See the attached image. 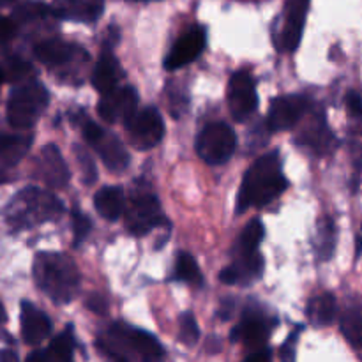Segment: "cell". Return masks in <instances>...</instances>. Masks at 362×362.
<instances>
[{"instance_id": "ac0fdd59", "label": "cell", "mask_w": 362, "mask_h": 362, "mask_svg": "<svg viewBox=\"0 0 362 362\" xmlns=\"http://www.w3.org/2000/svg\"><path fill=\"white\" fill-rule=\"evenodd\" d=\"M32 134H11L0 131V184L11 180L9 170H13L30 151Z\"/></svg>"}, {"instance_id": "f6af8a7d", "label": "cell", "mask_w": 362, "mask_h": 362, "mask_svg": "<svg viewBox=\"0 0 362 362\" xmlns=\"http://www.w3.org/2000/svg\"><path fill=\"white\" fill-rule=\"evenodd\" d=\"M361 253H362V230L359 235H357V257H359Z\"/></svg>"}, {"instance_id": "83f0119b", "label": "cell", "mask_w": 362, "mask_h": 362, "mask_svg": "<svg viewBox=\"0 0 362 362\" xmlns=\"http://www.w3.org/2000/svg\"><path fill=\"white\" fill-rule=\"evenodd\" d=\"M265 237V228L260 219H251L240 232L235 253H255Z\"/></svg>"}, {"instance_id": "e0dca14e", "label": "cell", "mask_w": 362, "mask_h": 362, "mask_svg": "<svg viewBox=\"0 0 362 362\" xmlns=\"http://www.w3.org/2000/svg\"><path fill=\"white\" fill-rule=\"evenodd\" d=\"M49 9L59 20L94 23L105 11V0H53Z\"/></svg>"}, {"instance_id": "d6a6232c", "label": "cell", "mask_w": 362, "mask_h": 362, "mask_svg": "<svg viewBox=\"0 0 362 362\" xmlns=\"http://www.w3.org/2000/svg\"><path fill=\"white\" fill-rule=\"evenodd\" d=\"M198 338H200V329H198L197 318L193 317L191 311H186V313L180 315V332L179 339L187 346L197 345Z\"/></svg>"}, {"instance_id": "9c48e42d", "label": "cell", "mask_w": 362, "mask_h": 362, "mask_svg": "<svg viewBox=\"0 0 362 362\" xmlns=\"http://www.w3.org/2000/svg\"><path fill=\"white\" fill-rule=\"evenodd\" d=\"M126 131L134 148L148 151L161 144L165 136V120L158 108L147 106L144 110H138L136 115L126 124Z\"/></svg>"}, {"instance_id": "b9f144b4", "label": "cell", "mask_w": 362, "mask_h": 362, "mask_svg": "<svg viewBox=\"0 0 362 362\" xmlns=\"http://www.w3.org/2000/svg\"><path fill=\"white\" fill-rule=\"evenodd\" d=\"M0 362H20V357L14 350L4 349L0 350Z\"/></svg>"}, {"instance_id": "74e56055", "label": "cell", "mask_w": 362, "mask_h": 362, "mask_svg": "<svg viewBox=\"0 0 362 362\" xmlns=\"http://www.w3.org/2000/svg\"><path fill=\"white\" fill-rule=\"evenodd\" d=\"M346 110H349L350 117H356V119H361L362 117V95L359 92L356 90H350L346 94Z\"/></svg>"}, {"instance_id": "5b68a950", "label": "cell", "mask_w": 362, "mask_h": 362, "mask_svg": "<svg viewBox=\"0 0 362 362\" xmlns=\"http://www.w3.org/2000/svg\"><path fill=\"white\" fill-rule=\"evenodd\" d=\"M126 225L133 235H147L158 226L168 225L158 197L147 189H134L126 209Z\"/></svg>"}, {"instance_id": "4fadbf2b", "label": "cell", "mask_w": 362, "mask_h": 362, "mask_svg": "<svg viewBox=\"0 0 362 362\" xmlns=\"http://www.w3.org/2000/svg\"><path fill=\"white\" fill-rule=\"evenodd\" d=\"M306 98L303 95H281L272 99L267 115V126L271 131H288L299 124L304 113L308 112Z\"/></svg>"}, {"instance_id": "6da1fadb", "label": "cell", "mask_w": 362, "mask_h": 362, "mask_svg": "<svg viewBox=\"0 0 362 362\" xmlns=\"http://www.w3.org/2000/svg\"><path fill=\"white\" fill-rule=\"evenodd\" d=\"M288 187L283 175L278 152L264 154L244 173L239 194H237V212H246L251 207H265L272 204Z\"/></svg>"}, {"instance_id": "3957f363", "label": "cell", "mask_w": 362, "mask_h": 362, "mask_svg": "<svg viewBox=\"0 0 362 362\" xmlns=\"http://www.w3.org/2000/svg\"><path fill=\"white\" fill-rule=\"evenodd\" d=\"M64 204L49 191L41 187H25L18 191L4 209V218L13 232H23L42 223L55 221L64 214Z\"/></svg>"}, {"instance_id": "484cf974", "label": "cell", "mask_w": 362, "mask_h": 362, "mask_svg": "<svg viewBox=\"0 0 362 362\" xmlns=\"http://www.w3.org/2000/svg\"><path fill=\"white\" fill-rule=\"evenodd\" d=\"M336 225L331 218H324L318 223L317 239H315V247H317V255L320 260H329L332 258L336 250Z\"/></svg>"}, {"instance_id": "7c38bea8", "label": "cell", "mask_w": 362, "mask_h": 362, "mask_svg": "<svg viewBox=\"0 0 362 362\" xmlns=\"http://www.w3.org/2000/svg\"><path fill=\"white\" fill-rule=\"evenodd\" d=\"M138 92L134 87H120L112 94L103 95L98 112L101 119L108 124L122 122L126 126L138 113Z\"/></svg>"}, {"instance_id": "d6986e66", "label": "cell", "mask_w": 362, "mask_h": 362, "mask_svg": "<svg viewBox=\"0 0 362 362\" xmlns=\"http://www.w3.org/2000/svg\"><path fill=\"white\" fill-rule=\"evenodd\" d=\"M20 324L21 338L27 345H39L52 334V320L48 315L28 300H21Z\"/></svg>"}, {"instance_id": "836d02e7", "label": "cell", "mask_w": 362, "mask_h": 362, "mask_svg": "<svg viewBox=\"0 0 362 362\" xmlns=\"http://www.w3.org/2000/svg\"><path fill=\"white\" fill-rule=\"evenodd\" d=\"M4 73H6V80L18 81V83H23L27 81V78L32 74V66L28 62H25L23 59H18V57H13V59L7 60L6 66H2Z\"/></svg>"}, {"instance_id": "ba28073f", "label": "cell", "mask_w": 362, "mask_h": 362, "mask_svg": "<svg viewBox=\"0 0 362 362\" xmlns=\"http://www.w3.org/2000/svg\"><path fill=\"white\" fill-rule=\"evenodd\" d=\"M237 147L235 131L225 122L207 124L197 138V152L207 165L219 166L230 161Z\"/></svg>"}, {"instance_id": "ee69618b", "label": "cell", "mask_w": 362, "mask_h": 362, "mask_svg": "<svg viewBox=\"0 0 362 362\" xmlns=\"http://www.w3.org/2000/svg\"><path fill=\"white\" fill-rule=\"evenodd\" d=\"M7 322V313H6V308H4V304L0 303V325H4Z\"/></svg>"}, {"instance_id": "7dc6e473", "label": "cell", "mask_w": 362, "mask_h": 362, "mask_svg": "<svg viewBox=\"0 0 362 362\" xmlns=\"http://www.w3.org/2000/svg\"><path fill=\"white\" fill-rule=\"evenodd\" d=\"M13 2H16V0H0V7H6V6H11Z\"/></svg>"}, {"instance_id": "4316f807", "label": "cell", "mask_w": 362, "mask_h": 362, "mask_svg": "<svg viewBox=\"0 0 362 362\" xmlns=\"http://www.w3.org/2000/svg\"><path fill=\"white\" fill-rule=\"evenodd\" d=\"M74 334L73 327H67L66 331L60 332L57 338L52 339L46 356H48V362H74Z\"/></svg>"}, {"instance_id": "2e32d148", "label": "cell", "mask_w": 362, "mask_h": 362, "mask_svg": "<svg viewBox=\"0 0 362 362\" xmlns=\"http://www.w3.org/2000/svg\"><path fill=\"white\" fill-rule=\"evenodd\" d=\"M310 0H288L285 9L281 34H279V49L296 52L303 39L304 25H306Z\"/></svg>"}, {"instance_id": "7bdbcfd3", "label": "cell", "mask_w": 362, "mask_h": 362, "mask_svg": "<svg viewBox=\"0 0 362 362\" xmlns=\"http://www.w3.org/2000/svg\"><path fill=\"white\" fill-rule=\"evenodd\" d=\"M25 362H48V356L42 350H34Z\"/></svg>"}, {"instance_id": "f1b7e54d", "label": "cell", "mask_w": 362, "mask_h": 362, "mask_svg": "<svg viewBox=\"0 0 362 362\" xmlns=\"http://www.w3.org/2000/svg\"><path fill=\"white\" fill-rule=\"evenodd\" d=\"M315 129L311 127V129L306 131V134H304V141H306L310 147H313L315 151L320 152V154H327V152H331L332 148L336 147V140L334 136H332L331 131L327 129V126H325V119H318L317 124H315Z\"/></svg>"}, {"instance_id": "d4e9b609", "label": "cell", "mask_w": 362, "mask_h": 362, "mask_svg": "<svg viewBox=\"0 0 362 362\" xmlns=\"http://www.w3.org/2000/svg\"><path fill=\"white\" fill-rule=\"evenodd\" d=\"M339 329L346 341L356 349H362V304L350 300L339 317Z\"/></svg>"}, {"instance_id": "ab89813d", "label": "cell", "mask_w": 362, "mask_h": 362, "mask_svg": "<svg viewBox=\"0 0 362 362\" xmlns=\"http://www.w3.org/2000/svg\"><path fill=\"white\" fill-rule=\"evenodd\" d=\"M16 28L18 25L14 23L13 18L0 16V45L7 42L9 39H13L14 34H16Z\"/></svg>"}, {"instance_id": "52a82bcc", "label": "cell", "mask_w": 362, "mask_h": 362, "mask_svg": "<svg viewBox=\"0 0 362 362\" xmlns=\"http://www.w3.org/2000/svg\"><path fill=\"white\" fill-rule=\"evenodd\" d=\"M110 343L131 350L141 362H163L166 357L165 349L154 334L124 322H115L110 327Z\"/></svg>"}, {"instance_id": "e575fe53", "label": "cell", "mask_w": 362, "mask_h": 362, "mask_svg": "<svg viewBox=\"0 0 362 362\" xmlns=\"http://www.w3.org/2000/svg\"><path fill=\"white\" fill-rule=\"evenodd\" d=\"M92 230V221L87 218V216L83 214V212H80L78 209H74L73 211V233H74V244H81L85 239H87V235L90 233Z\"/></svg>"}, {"instance_id": "9a60e30c", "label": "cell", "mask_w": 362, "mask_h": 362, "mask_svg": "<svg viewBox=\"0 0 362 362\" xmlns=\"http://www.w3.org/2000/svg\"><path fill=\"white\" fill-rule=\"evenodd\" d=\"M207 45V30L204 27H193L177 39L165 59V69L175 71L187 66L202 55Z\"/></svg>"}, {"instance_id": "cb8c5ba5", "label": "cell", "mask_w": 362, "mask_h": 362, "mask_svg": "<svg viewBox=\"0 0 362 362\" xmlns=\"http://www.w3.org/2000/svg\"><path fill=\"white\" fill-rule=\"evenodd\" d=\"M306 317L317 327H327L338 317V303L332 293L313 297L306 306Z\"/></svg>"}, {"instance_id": "c3c4849f", "label": "cell", "mask_w": 362, "mask_h": 362, "mask_svg": "<svg viewBox=\"0 0 362 362\" xmlns=\"http://www.w3.org/2000/svg\"><path fill=\"white\" fill-rule=\"evenodd\" d=\"M131 2H136V0H131Z\"/></svg>"}, {"instance_id": "ffe728a7", "label": "cell", "mask_w": 362, "mask_h": 362, "mask_svg": "<svg viewBox=\"0 0 362 362\" xmlns=\"http://www.w3.org/2000/svg\"><path fill=\"white\" fill-rule=\"evenodd\" d=\"M264 272V258L258 251L255 253H235V260L223 269L219 279L226 285H246L260 278Z\"/></svg>"}, {"instance_id": "603a6c76", "label": "cell", "mask_w": 362, "mask_h": 362, "mask_svg": "<svg viewBox=\"0 0 362 362\" xmlns=\"http://www.w3.org/2000/svg\"><path fill=\"white\" fill-rule=\"evenodd\" d=\"M94 207L99 216L108 221H117L126 211V194L122 187L106 186L95 193Z\"/></svg>"}, {"instance_id": "1f68e13d", "label": "cell", "mask_w": 362, "mask_h": 362, "mask_svg": "<svg viewBox=\"0 0 362 362\" xmlns=\"http://www.w3.org/2000/svg\"><path fill=\"white\" fill-rule=\"evenodd\" d=\"M74 158H76V165L80 168V175L81 180H83L87 186L94 184L98 180V168H95V163L92 159V156L88 154L87 148H83L81 145H74Z\"/></svg>"}, {"instance_id": "7402d4cb", "label": "cell", "mask_w": 362, "mask_h": 362, "mask_svg": "<svg viewBox=\"0 0 362 362\" xmlns=\"http://www.w3.org/2000/svg\"><path fill=\"white\" fill-rule=\"evenodd\" d=\"M124 73L122 67H120L119 60L113 57V53L110 49H105L101 55V59L95 64L94 71H92V85H94L95 90L101 95L112 94L113 90L120 88V80H122Z\"/></svg>"}, {"instance_id": "d590c367", "label": "cell", "mask_w": 362, "mask_h": 362, "mask_svg": "<svg viewBox=\"0 0 362 362\" xmlns=\"http://www.w3.org/2000/svg\"><path fill=\"white\" fill-rule=\"evenodd\" d=\"M95 346H98V350L101 352V356L105 357L108 362H127L126 356H124V354L120 352L115 345H112L110 341L98 339V341H95Z\"/></svg>"}, {"instance_id": "f35d334b", "label": "cell", "mask_w": 362, "mask_h": 362, "mask_svg": "<svg viewBox=\"0 0 362 362\" xmlns=\"http://www.w3.org/2000/svg\"><path fill=\"white\" fill-rule=\"evenodd\" d=\"M85 306L90 311H94V313L105 315L106 311H108V300L103 296H99V293H90V296L85 299Z\"/></svg>"}, {"instance_id": "277c9868", "label": "cell", "mask_w": 362, "mask_h": 362, "mask_svg": "<svg viewBox=\"0 0 362 362\" xmlns=\"http://www.w3.org/2000/svg\"><path fill=\"white\" fill-rule=\"evenodd\" d=\"M49 94L37 80L18 83L7 99V122L16 129H30L45 113Z\"/></svg>"}, {"instance_id": "bcb514c9", "label": "cell", "mask_w": 362, "mask_h": 362, "mask_svg": "<svg viewBox=\"0 0 362 362\" xmlns=\"http://www.w3.org/2000/svg\"><path fill=\"white\" fill-rule=\"evenodd\" d=\"M6 81V73H4L2 66H0V87H2V83Z\"/></svg>"}, {"instance_id": "44dd1931", "label": "cell", "mask_w": 362, "mask_h": 362, "mask_svg": "<svg viewBox=\"0 0 362 362\" xmlns=\"http://www.w3.org/2000/svg\"><path fill=\"white\" fill-rule=\"evenodd\" d=\"M34 55L45 66L60 67L73 62L76 57H87V52L80 46L60 41V39H46L34 46Z\"/></svg>"}, {"instance_id": "60d3db41", "label": "cell", "mask_w": 362, "mask_h": 362, "mask_svg": "<svg viewBox=\"0 0 362 362\" xmlns=\"http://www.w3.org/2000/svg\"><path fill=\"white\" fill-rule=\"evenodd\" d=\"M244 362H272V356L271 352H269V349H262L251 354Z\"/></svg>"}, {"instance_id": "8fae6325", "label": "cell", "mask_w": 362, "mask_h": 362, "mask_svg": "<svg viewBox=\"0 0 362 362\" xmlns=\"http://www.w3.org/2000/svg\"><path fill=\"white\" fill-rule=\"evenodd\" d=\"M258 98L255 80L247 71H237L228 83V108L237 122H246L257 112Z\"/></svg>"}, {"instance_id": "30bf717a", "label": "cell", "mask_w": 362, "mask_h": 362, "mask_svg": "<svg viewBox=\"0 0 362 362\" xmlns=\"http://www.w3.org/2000/svg\"><path fill=\"white\" fill-rule=\"evenodd\" d=\"M272 327H274V322L269 318V315H265L264 310L250 306L244 310L243 318L233 327L230 338L232 341H243L247 349L257 352V350L265 349Z\"/></svg>"}, {"instance_id": "4dcf8cb0", "label": "cell", "mask_w": 362, "mask_h": 362, "mask_svg": "<svg viewBox=\"0 0 362 362\" xmlns=\"http://www.w3.org/2000/svg\"><path fill=\"white\" fill-rule=\"evenodd\" d=\"M48 14H52V9L48 6H45L42 2H25L20 7L14 9L13 20L14 23H30V21H37L46 18Z\"/></svg>"}, {"instance_id": "f546056e", "label": "cell", "mask_w": 362, "mask_h": 362, "mask_svg": "<svg viewBox=\"0 0 362 362\" xmlns=\"http://www.w3.org/2000/svg\"><path fill=\"white\" fill-rule=\"evenodd\" d=\"M173 279L189 283V285H202V274L200 269H198L197 260H194L189 253H186V251H180V253L177 255Z\"/></svg>"}, {"instance_id": "8d00e7d4", "label": "cell", "mask_w": 362, "mask_h": 362, "mask_svg": "<svg viewBox=\"0 0 362 362\" xmlns=\"http://www.w3.org/2000/svg\"><path fill=\"white\" fill-rule=\"evenodd\" d=\"M300 331H303V327L293 331L292 334L288 336V339L285 341V345L281 346V350H279L281 362H296V345H297V338H299Z\"/></svg>"}, {"instance_id": "5bb4252c", "label": "cell", "mask_w": 362, "mask_h": 362, "mask_svg": "<svg viewBox=\"0 0 362 362\" xmlns=\"http://www.w3.org/2000/svg\"><path fill=\"white\" fill-rule=\"evenodd\" d=\"M35 177L52 189H62L69 182V168L57 145L48 144L41 148L35 159Z\"/></svg>"}, {"instance_id": "8992f818", "label": "cell", "mask_w": 362, "mask_h": 362, "mask_svg": "<svg viewBox=\"0 0 362 362\" xmlns=\"http://www.w3.org/2000/svg\"><path fill=\"white\" fill-rule=\"evenodd\" d=\"M81 133H83L87 144L98 152V156L110 172L122 173L129 166L131 158L126 151V145L112 131L105 129V127L92 122L90 119H87L85 122H81Z\"/></svg>"}, {"instance_id": "7a4b0ae2", "label": "cell", "mask_w": 362, "mask_h": 362, "mask_svg": "<svg viewBox=\"0 0 362 362\" xmlns=\"http://www.w3.org/2000/svg\"><path fill=\"white\" fill-rule=\"evenodd\" d=\"M35 286L55 304H67L80 290V272L73 258L55 251H41L32 264Z\"/></svg>"}]
</instances>
